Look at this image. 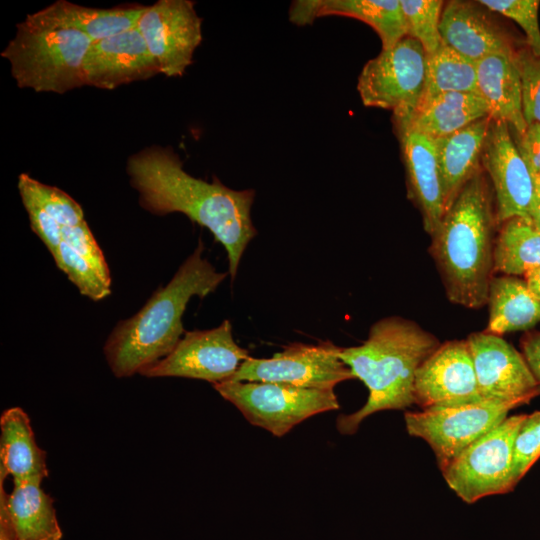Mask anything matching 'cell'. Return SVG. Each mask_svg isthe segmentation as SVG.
I'll return each mask as SVG.
<instances>
[{
    "label": "cell",
    "mask_w": 540,
    "mask_h": 540,
    "mask_svg": "<svg viewBox=\"0 0 540 540\" xmlns=\"http://www.w3.org/2000/svg\"><path fill=\"white\" fill-rule=\"evenodd\" d=\"M126 171L144 210L158 216L182 213L213 234L227 252L228 274L234 280L247 245L257 235L251 218L255 191L193 177L168 147L152 146L131 155Z\"/></svg>",
    "instance_id": "6da1fadb"
},
{
    "label": "cell",
    "mask_w": 540,
    "mask_h": 540,
    "mask_svg": "<svg viewBox=\"0 0 540 540\" xmlns=\"http://www.w3.org/2000/svg\"><path fill=\"white\" fill-rule=\"evenodd\" d=\"M201 239L172 279L159 287L133 316L119 321L103 351L114 376L125 378L166 357L185 334L182 317L193 296L213 293L228 272H218L202 257Z\"/></svg>",
    "instance_id": "7a4b0ae2"
},
{
    "label": "cell",
    "mask_w": 540,
    "mask_h": 540,
    "mask_svg": "<svg viewBox=\"0 0 540 540\" xmlns=\"http://www.w3.org/2000/svg\"><path fill=\"white\" fill-rule=\"evenodd\" d=\"M440 345L432 333L416 322L389 316L371 326L361 345L341 348V359L354 378L364 383L369 395L359 410L338 417V431L353 434L373 413L401 410L414 404L416 371Z\"/></svg>",
    "instance_id": "3957f363"
},
{
    "label": "cell",
    "mask_w": 540,
    "mask_h": 540,
    "mask_svg": "<svg viewBox=\"0 0 540 540\" xmlns=\"http://www.w3.org/2000/svg\"><path fill=\"white\" fill-rule=\"evenodd\" d=\"M496 224L493 190L480 171L466 183L431 236L430 254L450 302L470 309L487 304Z\"/></svg>",
    "instance_id": "277c9868"
},
{
    "label": "cell",
    "mask_w": 540,
    "mask_h": 540,
    "mask_svg": "<svg viewBox=\"0 0 540 540\" xmlns=\"http://www.w3.org/2000/svg\"><path fill=\"white\" fill-rule=\"evenodd\" d=\"M17 187L30 227L58 269L81 295L93 301L109 296L110 270L80 204L63 190L27 173L19 175Z\"/></svg>",
    "instance_id": "5b68a950"
},
{
    "label": "cell",
    "mask_w": 540,
    "mask_h": 540,
    "mask_svg": "<svg viewBox=\"0 0 540 540\" xmlns=\"http://www.w3.org/2000/svg\"><path fill=\"white\" fill-rule=\"evenodd\" d=\"M86 35L26 16L1 52L20 88L64 94L86 86L85 60L93 44Z\"/></svg>",
    "instance_id": "8992f818"
},
{
    "label": "cell",
    "mask_w": 540,
    "mask_h": 540,
    "mask_svg": "<svg viewBox=\"0 0 540 540\" xmlns=\"http://www.w3.org/2000/svg\"><path fill=\"white\" fill-rule=\"evenodd\" d=\"M252 425L282 437L304 420L339 408L334 389L228 380L213 384Z\"/></svg>",
    "instance_id": "52a82bcc"
},
{
    "label": "cell",
    "mask_w": 540,
    "mask_h": 540,
    "mask_svg": "<svg viewBox=\"0 0 540 540\" xmlns=\"http://www.w3.org/2000/svg\"><path fill=\"white\" fill-rule=\"evenodd\" d=\"M426 57L421 43L408 35L382 49L358 76L357 90L363 105L392 110L394 124L409 121L422 100Z\"/></svg>",
    "instance_id": "ba28073f"
},
{
    "label": "cell",
    "mask_w": 540,
    "mask_h": 540,
    "mask_svg": "<svg viewBox=\"0 0 540 540\" xmlns=\"http://www.w3.org/2000/svg\"><path fill=\"white\" fill-rule=\"evenodd\" d=\"M526 414L507 417L501 424L464 449L443 470V477L458 497L471 504L512 491L513 443Z\"/></svg>",
    "instance_id": "9c48e42d"
},
{
    "label": "cell",
    "mask_w": 540,
    "mask_h": 540,
    "mask_svg": "<svg viewBox=\"0 0 540 540\" xmlns=\"http://www.w3.org/2000/svg\"><path fill=\"white\" fill-rule=\"evenodd\" d=\"M518 406L514 402L482 400L457 407L407 412L404 418L409 435L429 444L442 471L469 445L501 424L509 411Z\"/></svg>",
    "instance_id": "30bf717a"
},
{
    "label": "cell",
    "mask_w": 540,
    "mask_h": 540,
    "mask_svg": "<svg viewBox=\"0 0 540 540\" xmlns=\"http://www.w3.org/2000/svg\"><path fill=\"white\" fill-rule=\"evenodd\" d=\"M340 352L341 347L330 341L292 343L269 358L249 357L230 380L334 389L337 384L354 379Z\"/></svg>",
    "instance_id": "8fae6325"
},
{
    "label": "cell",
    "mask_w": 540,
    "mask_h": 540,
    "mask_svg": "<svg viewBox=\"0 0 540 540\" xmlns=\"http://www.w3.org/2000/svg\"><path fill=\"white\" fill-rule=\"evenodd\" d=\"M248 351L234 340L226 319L209 330L187 331L163 359L140 374L149 378L183 377L212 384L230 380L249 358Z\"/></svg>",
    "instance_id": "7c38bea8"
},
{
    "label": "cell",
    "mask_w": 540,
    "mask_h": 540,
    "mask_svg": "<svg viewBox=\"0 0 540 540\" xmlns=\"http://www.w3.org/2000/svg\"><path fill=\"white\" fill-rule=\"evenodd\" d=\"M137 29L160 74L181 77L202 41V18L190 0H158L148 5Z\"/></svg>",
    "instance_id": "4fadbf2b"
},
{
    "label": "cell",
    "mask_w": 540,
    "mask_h": 540,
    "mask_svg": "<svg viewBox=\"0 0 540 540\" xmlns=\"http://www.w3.org/2000/svg\"><path fill=\"white\" fill-rule=\"evenodd\" d=\"M481 164L491 180L497 224L513 217L531 218L535 183L506 122L491 119Z\"/></svg>",
    "instance_id": "5bb4252c"
},
{
    "label": "cell",
    "mask_w": 540,
    "mask_h": 540,
    "mask_svg": "<svg viewBox=\"0 0 540 540\" xmlns=\"http://www.w3.org/2000/svg\"><path fill=\"white\" fill-rule=\"evenodd\" d=\"M466 341L484 400L523 405L540 395V384L523 355L501 336L487 331L476 332Z\"/></svg>",
    "instance_id": "9a60e30c"
},
{
    "label": "cell",
    "mask_w": 540,
    "mask_h": 540,
    "mask_svg": "<svg viewBox=\"0 0 540 540\" xmlns=\"http://www.w3.org/2000/svg\"><path fill=\"white\" fill-rule=\"evenodd\" d=\"M415 403L423 410L457 407L484 400L466 340L441 344L417 369Z\"/></svg>",
    "instance_id": "2e32d148"
},
{
    "label": "cell",
    "mask_w": 540,
    "mask_h": 540,
    "mask_svg": "<svg viewBox=\"0 0 540 540\" xmlns=\"http://www.w3.org/2000/svg\"><path fill=\"white\" fill-rule=\"evenodd\" d=\"M84 68L86 85L104 90L160 74L137 27L93 42Z\"/></svg>",
    "instance_id": "e0dca14e"
},
{
    "label": "cell",
    "mask_w": 540,
    "mask_h": 540,
    "mask_svg": "<svg viewBox=\"0 0 540 540\" xmlns=\"http://www.w3.org/2000/svg\"><path fill=\"white\" fill-rule=\"evenodd\" d=\"M406 169L408 197L419 208L424 230L433 236L446 212L434 139L396 128Z\"/></svg>",
    "instance_id": "ac0fdd59"
},
{
    "label": "cell",
    "mask_w": 540,
    "mask_h": 540,
    "mask_svg": "<svg viewBox=\"0 0 540 540\" xmlns=\"http://www.w3.org/2000/svg\"><path fill=\"white\" fill-rule=\"evenodd\" d=\"M439 29L444 45L476 63L486 56L512 55L516 51L504 31L479 8V3L448 2Z\"/></svg>",
    "instance_id": "d6986e66"
},
{
    "label": "cell",
    "mask_w": 540,
    "mask_h": 540,
    "mask_svg": "<svg viewBox=\"0 0 540 540\" xmlns=\"http://www.w3.org/2000/svg\"><path fill=\"white\" fill-rule=\"evenodd\" d=\"M330 15L351 17L370 25L379 35L382 49L407 36L400 0H299L289 10L290 21L299 26Z\"/></svg>",
    "instance_id": "ffe728a7"
},
{
    "label": "cell",
    "mask_w": 540,
    "mask_h": 540,
    "mask_svg": "<svg viewBox=\"0 0 540 540\" xmlns=\"http://www.w3.org/2000/svg\"><path fill=\"white\" fill-rule=\"evenodd\" d=\"M490 121V116H486L452 134L433 138L446 211L466 183L481 171V157Z\"/></svg>",
    "instance_id": "44dd1931"
},
{
    "label": "cell",
    "mask_w": 540,
    "mask_h": 540,
    "mask_svg": "<svg viewBox=\"0 0 540 540\" xmlns=\"http://www.w3.org/2000/svg\"><path fill=\"white\" fill-rule=\"evenodd\" d=\"M6 477L0 475V518L6 520L18 540H61L54 500L40 483L13 484L7 494Z\"/></svg>",
    "instance_id": "7402d4cb"
},
{
    "label": "cell",
    "mask_w": 540,
    "mask_h": 540,
    "mask_svg": "<svg viewBox=\"0 0 540 540\" xmlns=\"http://www.w3.org/2000/svg\"><path fill=\"white\" fill-rule=\"evenodd\" d=\"M146 7L124 4L112 8H94L58 0L27 16L45 25L78 31L95 42L137 27Z\"/></svg>",
    "instance_id": "603a6c76"
},
{
    "label": "cell",
    "mask_w": 540,
    "mask_h": 540,
    "mask_svg": "<svg viewBox=\"0 0 540 540\" xmlns=\"http://www.w3.org/2000/svg\"><path fill=\"white\" fill-rule=\"evenodd\" d=\"M516 52V51H515ZM515 53L486 56L476 65L477 92L485 100L491 119L506 122L515 135L527 128L522 110L521 80Z\"/></svg>",
    "instance_id": "cb8c5ba5"
},
{
    "label": "cell",
    "mask_w": 540,
    "mask_h": 540,
    "mask_svg": "<svg viewBox=\"0 0 540 540\" xmlns=\"http://www.w3.org/2000/svg\"><path fill=\"white\" fill-rule=\"evenodd\" d=\"M0 431V475H10L13 484H41L48 476L46 452L38 446L26 412L20 407L3 411Z\"/></svg>",
    "instance_id": "d4e9b609"
},
{
    "label": "cell",
    "mask_w": 540,
    "mask_h": 540,
    "mask_svg": "<svg viewBox=\"0 0 540 540\" xmlns=\"http://www.w3.org/2000/svg\"><path fill=\"white\" fill-rule=\"evenodd\" d=\"M486 116H489V108L479 93L450 92L419 106L409 121L394 125L438 138Z\"/></svg>",
    "instance_id": "484cf974"
},
{
    "label": "cell",
    "mask_w": 540,
    "mask_h": 540,
    "mask_svg": "<svg viewBox=\"0 0 540 540\" xmlns=\"http://www.w3.org/2000/svg\"><path fill=\"white\" fill-rule=\"evenodd\" d=\"M489 321L487 332L502 335L529 330L540 322V300L517 276L493 277L488 293Z\"/></svg>",
    "instance_id": "4316f807"
},
{
    "label": "cell",
    "mask_w": 540,
    "mask_h": 540,
    "mask_svg": "<svg viewBox=\"0 0 540 540\" xmlns=\"http://www.w3.org/2000/svg\"><path fill=\"white\" fill-rule=\"evenodd\" d=\"M538 265L540 230L532 219L513 217L503 222L494 242V272L520 276Z\"/></svg>",
    "instance_id": "83f0119b"
},
{
    "label": "cell",
    "mask_w": 540,
    "mask_h": 540,
    "mask_svg": "<svg viewBox=\"0 0 540 540\" xmlns=\"http://www.w3.org/2000/svg\"><path fill=\"white\" fill-rule=\"evenodd\" d=\"M476 65L442 43L435 52L427 54L425 87L419 106L445 93H478Z\"/></svg>",
    "instance_id": "f1b7e54d"
},
{
    "label": "cell",
    "mask_w": 540,
    "mask_h": 540,
    "mask_svg": "<svg viewBox=\"0 0 540 540\" xmlns=\"http://www.w3.org/2000/svg\"><path fill=\"white\" fill-rule=\"evenodd\" d=\"M407 35L421 43L427 54L442 45L440 21L444 2L441 0H400Z\"/></svg>",
    "instance_id": "f546056e"
},
{
    "label": "cell",
    "mask_w": 540,
    "mask_h": 540,
    "mask_svg": "<svg viewBox=\"0 0 540 540\" xmlns=\"http://www.w3.org/2000/svg\"><path fill=\"white\" fill-rule=\"evenodd\" d=\"M478 3L516 22L526 35L528 48L540 58L538 0H480Z\"/></svg>",
    "instance_id": "4dcf8cb0"
},
{
    "label": "cell",
    "mask_w": 540,
    "mask_h": 540,
    "mask_svg": "<svg viewBox=\"0 0 540 540\" xmlns=\"http://www.w3.org/2000/svg\"><path fill=\"white\" fill-rule=\"evenodd\" d=\"M540 457V411L526 415L513 443L511 475L513 485L524 477Z\"/></svg>",
    "instance_id": "1f68e13d"
},
{
    "label": "cell",
    "mask_w": 540,
    "mask_h": 540,
    "mask_svg": "<svg viewBox=\"0 0 540 540\" xmlns=\"http://www.w3.org/2000/svg\"><path fill=\"white\" fill-rule=\"evenodd\" d=\"M522 93V110L527 125L540 123V58L522 48L515 52Z\"/></svg>",
    "instance_id": "d6a6232c"
},
{
    "label": "cell",
    "mask_w": 540,
    "mask_h": 540,
    "mask_svg": "<svg viewBox=\"0 0 540 540\" xmlns=\"http://www.w3.org/2000/svg\"><path fill=\"white\" fill-rule=\"evenodd\" d=\"M519 153L528 166L534 181H540V123L527 125L514 140Z\"/></svg>",
    "instance_id": "836d02e7"
},
{
    "label": "cell",
    "mask_w": 540,
    "mask_h": 540,
    "mask_svg": "<svg viewBox=\"0 0 540 540\" xmlns=\"http://www.w3.org/2000/svg\"><path fill=\"white\" fill-rule=\"evenodd\" d=\"M521 347L531 373L540 384V332L526 334Z\"/></svg>",
    "instance_id": "e575fe53"
},
{
    "label": "cell",
    "mask_w": 540,
    "mask_h": 540,
    "mask_svg": "<svg viewBox=\"0 0 540 540\" xmlns=\"http://www.w3.org/2000/svg\"><path fill=\"white\" fill-rule=\"evenodd\" d=\"M524 276L529 290L538 300H540V265L531 269Z\"/></svg>",
    "instance_id": "d590c367"
},
{
    "label": "cell",
    "mask_w": 540,
    "mask_h": 540,
    "mask_svg": "<svg viewBox=\"0 0 540 540\" xmlns=\"http://www.w3.org/2000/svg\"><path fill=\"white\" fill-rule=\"evenodd\" d=\"M0 540H18L8 523L0 519Z\"/></svg>",
    "instance_id": "8d00e7d4"
},
{
    "label": "cell",
    "mask_w": 540,
    "mask_h": 540,
    "mask_svg": "<svg viewBox=\"0 0 540 540\" xmlns=\"http://www.w3.org/2000/svg\"><path fill=\"white\" fill-rule=\"evenodd\" d=\"M530 217L534 224L537 226V228L540 230V197H538L537 195L531 208Z\"/></svg>",
    "instance_id": "74e56055"
},
{
    "label": "cell",
    "mask_w": 540,
    "mask_h": 540,
    "mask_svg": "<svg viewBox=\"0 0 540 540\" xmlns=\"http://www.w3.org/2000/svg\"><path fill=\"white\" fill-rule=\"evenodd\" d=\"M534 183H535L536 195L540 197V181H534Z\"/></svg>",
    "instance_id": "f35d334b"
}]
</instances>
